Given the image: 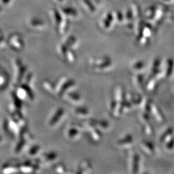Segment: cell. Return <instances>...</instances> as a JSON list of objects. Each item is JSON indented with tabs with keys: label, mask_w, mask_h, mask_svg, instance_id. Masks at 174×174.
Listing matches in <instances>:
<instances>
[{
	"label": "cell",
	"mask_w": 174,
	"mask_h": 174,
	"mask_svg": "<svg viewBox=\"0 0 174 174\" xmlns=\"http://www.w3.org/2000/svg\"><path fill=\"white\" fill-rule=\"evenodd\" d=\"M0 34H1V32H0Z\"/></svg>",
	"instance_id": "cb8c5ba5"
},
{
	"label": "cell",
	"mask_w": 174,
	"mask_h": 174,
	"mask_svg": "<svg viewBox=\"0 0 174 174\" xmlns=\"http://www.w3.org/2000/svg\"><path fill=\"white\" fill-rule=\"evenodd\" d=\"M65 115V110L59 108L55 111L50 117V118L48 121V126L49 127L54 128L56 125H58L60 121L63 119V117Z\"/></svg>",
	"instance_id": "5b68a950"
},
{
	"label": "cell",
	"mask_w": 174,
	"mask_h": 174,
	"mask_svg": "<svg viewBox=\"0 0 174 174\" xmlns=\"http://www.w3.org/2000/svg\"><path fill=\"white\" fill-rule=\"evenodd\" d=\"M11 1H12V0H2V2L4 5H7L11 2Z\"/></svg>",
	"instance_id": "44dd1931"
},
{
	"label": "cell",
	"mask_w": 174,
	"mask_h": 174,
	"mask_svg": "<svg viewBox=\"0 0 174 174\" xmlns=\"http://www.w3.org/2000/svg\"><path fill=\"white\" fill-rule=\"evenodd\" d=\"M21 161L18 159H11L2 164L0 168V173H14L19 172V167Z\"/></svg>",
	"instance_id": "3957f363"
},
{
	"label": "cell",
	"mask_w": 174,
	"mask_h": 174,
	"mask_svg": "<svg viewBox=\"0 0 174 174\" xmlns=\"http://www.w3.org/2000/svg\"><path fill=\"white\" fill-rule=\"evenodd\" d=\"M55 172L58 173H65V168L63 165H59L55 167Z\"/></svg>",
	"instance_id": "d6986e66"
},
{
	"label": "cell",
	"mask_w": 174,
	"mask_h": 174,
	"mask_svg": "<svg viewBox=\"0 0 174 174\" xmlns=\"http://www.w3.org/2000/svg\"><path fill=\"white\" fill-rule=\"evenodd\" d=\"M30 27L34 29L41 30L44 27V23L40 19H32L30 22Z\"/></svg>",
	"instance_id": "30bf717a"
},
{
	"label": "cell",
	"mask_w": 174,
	"mask_h": 174,
	"mask_svg": "<svg viewBox=\"0 0 174 174\" xmlns=\"http://www.w3.org/2000/svg\"><path fill=\"white\" fill-rule=\"evenodd\" d=\"M10 77L5 71L0 72V91H3L9 85Z\"/></svg>",
	"instance_id": "9c48e42d"
},
{
	"label": "cell",
	"mask_w": 174,
	"mask_h": 174,
	"mask_svg": "<svg viewBox=\"0 0 174 174\" xmlns=\"http://www.w3.org/2000/svg\"><path fill=\"white\" fill-rule=\"evenodd\" d=\"M138 163H139V157L137 155H135L133 156V162H132L133 172H137V170H138Z\"/></svg>",
	"instance_id": "9a60e30c"
},
{
	"label": "cell",
	"mask_w": 174,
	"mask_h": 174,
	"mask_svg": "<svg viewBox=\"0 0 174 174\" xmlns=\"http://www.w3.org/2000/svg\"><path fill=\"white\" fill-rule=\"evenodd\" d=\"M43 88L51 96H56L55 91V85L51 81L47 80L43 82Z\"/></svg>",
	"instance_id": "ba28073f"
},
{
	"label": "cell",
	"mask_w": 174,
	"mask_h": 174,
	"mask_svg": "<svg viewBox=\"0 0 174 174\" xmlns=\"http://www.w3.org/2000/svg\"><path fill=\"white\" fill-rule=\"evenodd\" d=\"M151 110H152V111L154 112L153 113H154V115L156 117L157 119H158V121H160L163 120V117H162V115H161V113H159V110L158 109V108H157L156 106L151 105Z\"/></svg>",
	"instance_id": "4fadbf2b"
},
{
	"label": "cell",
	"mask_w": 174,
	"mask_h": 174,
	"mask_svg": "<svg viewBox=\"0 0 174 174\" xmlns=\"http://www.w3.org/2000/svg\"><path fill=\"white\" fill-rule=\"evenodd\" d=\"M141 147L145 151V152L148 153L149 154L153 153L154 151L153 145L151 144V143H150V142L144 141V142L142 143L141 145Z\"/></svg>",
	"instance_id": "8fae6325"
},
{
	"label": "cell",
	"mask_w": 174,
	"mask_h": 174,
	"mask_svg": "<svg viewBox=\"0 0 174 174\" xmlns=\"http://www.w3.org/2000/svg\"><path fill=\"white\" fill-rule=\"evenodd\" d=\"M132 141V137L129 135V136H127L125 137V139H121L120 141H118V144L119 145H126V144H130Z\"/></svg>",
	"instance_id": "5bb4252c"
},
{
	"label": "cell",
	"mask_w": 174,
	"mask_h": 174,
	"mask_svg": "<svg viewBox=\"0 0 174 174\" xmlns=\"http://www.w3.org/2000/svg\"><path fill=\"white\" fill-rule=\"evenodd\" d=\"M74 113L78 115H85L88 114V112L86 108H76L74 110Z\"/></svg>",
	"instance_id": "2e32d148"
},
{
	"label": "cell",
	"mask_w": 174,
	"mask_h": 174,
	"mask_svg": "<svg viewBox=\"0 0 174 174\" xmlns=\"http://www.w3.org/2000/svg\"><path fill=\"white\" fill-rule=\"evenodd\" d=\"M8 47L16 52H21L25 48V41L23 36L19 33H13L7 39Z\"/></svg>",
	"instance_id": "7a4b0ae2"
},
{
	"label": "cell",
	"mask_w": 174,
	"mask_h": 174,
	"mask_svg": "<svg viewBox=\"0 0 174 174\" xmlns=\"http://www.w3.org/2000/svg\"><path fill=\"white\" fill-rule=\"evenodd\" d=\"M14 76L12 85L14 87L20 85L23 82L27 74V67L20 59H14L13 61Z\"/></svg>",
	"instance_id": "6da1fadb"
},
{
	"label": "cell",
	"mask_w": 174,
	"mask_h": 174,
	"mask_svg": "<svg viewBox=\"0 0 174 174\" xmlns=\"http://www.w3.org/2000/svg\"><path fill=\"white\" fill-rule=\"evenodd\" d=\"M172 62L170 61H168V69L166 71V76H169L170 74H171L172 72Z\"/></svg>",
	"instance_id": "ffe728a7"
},
{
	"label": "cell",
	"mask_w": 174,
	"mask_h": 174,
	"mask_svg": "<svg viewBox=\"0 0 174 174\" xmlns=\"http://www.w3.org/2000/svg\"><path fill=\"white\" fill-rule=\"evenodd\" d=\"M0 10H1V7H0Z\"/></svg>",
	"instance_id": "603a6c76"
},
{
	"label": "cell",
	"mask_w": 174,
	"mask_h": 174,
	"mask_svg": "<svg viewBox=\"0 0 174 174\" xmlns=\"http://www.w3.org/2000/svg\"><path fill=\"white\" fill-rule=\"evenodd\" d=\"M41 148L39 144H33L26 149V157L28 159H35L41 154Z\"/></svg>",
	"instance_id": "8992f818"
},
{
	"label": "cell",
	"mask_w": 174,
	"mask_h": 174,
	"mask_svg": "<svg viewBox=\"0 0 174 174\" xmlns=\"http://www.w3.org/2000/svg\"><path fill=\"white\" fill-rule=\"evenodd\" d=\"M7 47H8L7 40L3 36L0 34V50L5 49Z\"/></svg>",
	"instance_id": "e0dca14e"
},
{
	"label": "cell",
	"mask_w": 174,
	"mask_h": 174,
	"mask_svg": "<svg viewBox=\"0 0 174 174\" xmlns=\"http://www.w3.org/2000/svg\"><path fill=\"white\" fill-rule=\"evenodd\" d=\"M3 143H4V140H3V137L0 136V147H1V146L3 144Z\"/></svg>",
	"instance_id": "7402d4cb"
},
{
	"label": "cell",
	"mask_w": 174,
	"mask_h": 174,
	"mask_svg": "<svg viewBox=\"0 0 174 174\" xmlns=\"http://www.w3.org/2000/svg\"><path fill=\"white\" fill-rule=\"evenodd\" d=\"M143 67H144V63L143 62V61H138V62L135 63L132 65V69L133 70H141L143 68Z\"/></svg>",
	"instance_id": "ac0fdd59"
},
{
	"label": "cell",
	"mask_w": 174,
	"mask_h": 174,
	"mask_svg": "<svg viewBox=\"0 0 174 174\" xmlns=\"http://www.w3.org/2000/svg\"><path fill=\"white\" fill-rule=\"evenodd\" d=\"M79 135V130L75 127H71L66 131V136L70 139H74Z\"/></svg>",
	"instance_id": "7c38bea8"
},
{
	"label": "cell",
	"mask_w": 174,
	"mask_h": 174,
	"mask_svg": "<svg viewBox=\"0 0 174 174\" xmlns=\"http://www.w3.org/2000/svg\"><path fill=\"white\" fill-rule=\"evenodd\" d=\"M58 158V154L54 151L41 154L37 157V159L40 162L41 166H48L57 160Z\"/></svg>",
	"instance_id": "277c9868"
},
{
	"label": "cell",
	"mask_w": 174,
	"mask_h": 174,
	"mask_svg": "<svg viewBox=\"0 0 174 174\" xmlns=\"http://www.w3.org/2000/svg\"><path fill=\"white\" fill-rule=\"evenodd\" d=\"M61 98H64L67 102L70 103H77L81 101V97L79 94L71 92H67Z\"/></svg>",
	"instance_id": "52a82bcc"
}]
</instances>
